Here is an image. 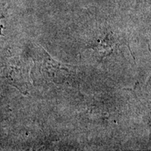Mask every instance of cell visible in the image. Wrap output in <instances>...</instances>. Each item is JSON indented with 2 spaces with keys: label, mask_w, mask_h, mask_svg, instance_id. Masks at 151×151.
<instances>
[]
</instances>
